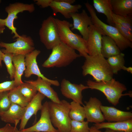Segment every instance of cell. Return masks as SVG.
Wrapping results in <instances>:
<instances>
[{
	"label": "cell",
	"mask_w": 132,
	"mask_h": 132,
	"mask_svg": "<svg viewBox=\"0 0 132 132\" xmlns=\"http://www.w3.org/2000/svg\"><path fill=\"white\" fill-rule=\"evenodd\" d=\"M85 60L82 67L84 76H91L96 81H108L112 78L113 74L107 60L101 54L85 57Z\"/></svg>",
	"instance_id": "cell-1"
},
{
	"label": "cell",
	"mask_w": 132,
	"mask_h": 132,
	"mask_svg": "<svg viewBox=\"0 0 132 132\" xmlns=\"http://www.w3.org/2000/svg\"><path fill=\"white\" fill-rule=\"evenodd\" d=\"M61 41L78 52L81 56L85 57L88 55L86 41L81 36L73 33L70 28L73 24L66 20L55 18Z\"/></svg>",
	"instance_id": "cell-2"
},
{
	"label": "cell",
	"mask_w": 132,
	"mask_h": 132,
	"mask_svg": "<svg viewBox=\"0 0 132 132\" xmlns=\"http://www.w3.org/2000/svg\"><path fill=\"white\" fill-rule=\"evenodd\" d=\"M87 84L91 89L97 90L103 93L108 102L114 106L119 103V100L122 96L131 95L129 93L123 94L126 90V87L113 78L109 80L99 82L89 79L87 81Z\"/></svg>",
	"instance_id": "cell-3"
},
{
	"label": "cell",
	"mask_w": 132,
	"mask_h": 132,
	"mask_svg": "<svg viewBox=\"0 0 132 132\" xmlns=\"http://www.w3.org/2000/svg\"><path fill=\"white\" fill-rule=\"evenodd\" d=\"M48 58L42 66L47 68L66 66L81 56L75 50L61 42L54 47Z\"/></svg>",
	"instance_id": "cell-4"
},
{
	"label": "cell",
	"mask_w": 132,
	"mask_h": 132,
	"mask_svg": "<svg viewBox=\"0 0 132 132\" xmlns=\"http://www.w3.org/2000/svg\"><path fill=\"white\" fill-rule=\"evenodd\" d=\"M50 120L59 132H70L71 120L69 116L70 103L62 100L59 103L48 101Z\"/></svg>",
	"instance_id": "cell-5"
},
{
	"label": "cell",
	"mask_w": 132,
	"mask_h": 132,
	"mask_svg": "<svg viewBox=\"0 0 132 132\" xmlns=\"http://www.w3.org/2000/svg\"><path fill=\"white\" fill-rule=\"evenodd\" d=\"M85 5L90 15L93 24L99 27L105 35L113 39L121 51L132 47V42L123 37L116 27L105 23L99 18L94 7L90 4L87 2Z\"/></svg>",
	"instance_id": "cell-6"
},
{
	"label": "cell",
	"mask_w": 132,
	"mask_h": 132,
	"mask_svg": "<svg viewBox=\"0 0 132 132\" xmlns=\"http://www.w3.org/2000/svg\"><path fill=\"white\" fill-rule=\"evenodd\" d=\"M39 35L41 41L48 50L52 49L61 42L55 18L51 16L43 21Z\"/></svg>",
	"instance_id": "cell-7"
},
{
	"label": "cell",
	"mask_w": 132,
	"mask_h": 132,
	"mask_svg": "<svg viewBox=\"0 0 132 132\" xmlns=\"http://www.w3.org/2000/svg\"><path fill=\"white\" fill-rule=\"evenodd\" d=\"M11 43L0 42V46L5 48L1 50L3 53H10L14 55H26L35 49L34 41L31 36L22 34Z\"/></svg>",
	"instance_id": "cell-8"
},
{
	"label": "cell",
	"mask_w": 132,
	"mask_h": 132,
	"mask_svg": "<svg viewBox=\"0 0 132 132\" xmlns=\"http://www.w3.org/2000/svg\"><path fill=\"white\" fill-rule=\"evenodd\" d=\"M35 10V7L33 4H25L20 2L10 3L5 7V10L8 13V16L5 19V26L11 31L12 34H14L13 38H17L20 36L17 33V28L13 24L15 20L18 18L17 14L24 11L32 13Z\"/></svg>",
	"instance_id": "cell-9"
},
{
	"label": "cell",
	"mask_w": 132,
	"mask_h": 132,
	"mask_svg": "<svg viewBox=\"0 0 132 132\" xmlns=\"http://www.w3.org/2000/svg\"><path fill=\"white\" fill-rule=\"evenodd\" d=\"M39 120L32 126L21 131L22 132H59L53 125L49 111L48 101L42 105Z\"/></svg>",
	"instance_id": "cell-10"
},
{
	"label": "cell",
	"mask_w": 132,
	"mask_h": 132,
	"mask_svg": "<svg viewBox=\"0 0 132 132\" xmlns=\"http://www.w3.org/2000/svg\"><path fill=\"white\" fill-rule=\"evenodd\" d=\"M41 51L35 49L32 52L25 55V63L26 67L24 71V77H29L32 75H34L41 77L43 79L49 82L52 85L58 86L60 85L59 81L56 80L49 79L42 74L40 70L37 62V57Z\"/></svg>",
	"instance_id": "cell-11"
},
{
	"label": "cell",
	"mask_w": 132,
	"mask_h": 132,
	"mask_svg": "<svg viewBox=\"0 0 132 132\" xmlns=\"http://www.w3.org/2000/svg\"><path fill=\"white\" fill-rule=\"evenodd\" d=\"M104 35H105L101 30L97 26L93 24L89 26L86 41L88 55L93 56L101 54L102 36Z\"/></svg>",
	"instance_id": "cell-12"
},
{
	"label": "cell",
	"mask_w": 132,
	"mask_h": 132,
	"mask_svg": "<svg viewBox=\"0 0 132 132\" xmlns=\"http://www.w3.org/2000/svg\"><path fill=\"white\" fill-rule=\"evenodd\" d=\"M60 86V90L63 96L80 105H83L82 92L83 90L89 88L88 86L81 84L72 83L65 78L62 80Z\"/></svg>",
	"instance_id": "cell-13"
},
{
	"label": "cell",
	"mask_w": 132,
	"mask_h": 132,
	"mask_svg": "<svg viewBox=\"0 0 132 132\" xmlns=\"http://www.w3.org/2000/svg\"><path fill=\"white\" fill-rule=\"evenodd\" d=\"M85 103L83 107L87 121L95 123L104 122L105 120L100 109L101 101L96 97H91Z\"/></svg>",
	"instance_id": "cell-14"
},
{
	"label": "cell",
	"mask_w": 132,
	"mask_h": 132,
	"mask_svg": "<svg viewBox=\"0 0 132 132\" xmlns=\"http://www.w3.org/2000/svg\"><path fill=\"white\" fill-rule=\"evenodd\" d=\"M70 16L73 21L71 30H78L83 38L86 41L88 36V27L93 24L91 16L88 15L85 10H83L80 13H72Z\"/></svg>",
	"instance_id": "cell-15"
},
{
	"label": "cell",
	"mask_w": 132,
	"mask_h": 132,
	"mask_svg": "<svg viewBox=\"0 0 132 132\" xmlns=\"http://www.w3.org/2000/svg\"><path fill=\"white\" fill-rule=\"evenodd\" d=\"M45 97L38 92L35 96L26 107L25 111L20 125L19 130L22 131L25 128L28 121L33 115H36L37 112L41 110L42 101Z\"/></svg>",
	"instance_id": "cell-16"
},
{
	"label": "cell",
	"mask_w": 132,
	"mask_h": 132,
	"mask_svg": "<svg viewBox=\"0 0 132 132\" xmlns=\"http://www.w3.org/2000/svg\"><path fill=\"white\" fill-rule=\"evenodd\" d=\"M32 85L38 91L53 102L59 103L61 101L57 93L51 87V84L41 77L35 80H25Z\"/></svg>",
	"instance_id": "cell-17"
},
{
	"label": "cell",
	"mask_w": 132,
	"mask_h": 132,
	"mask_svg": "<svg viewBox=\"0 0 132 132\" xmlns=\"http://www.w3.org/2000/svg\"><path fill=\"white\" fill-rule=\"evenodd\" d=\"M100 108L105 120L108 122L126 121L132 119V113L123 111L114 107L101 105Z\"/></svg>",
	"instance_id": "cell-18"
},
{
	"label": "cell",
	"mask_w": 132,
	"mask_h": 132,
	"mask_svg": "<svg viewBox=\"0 0 132 132\" xmlns=\"http://www.w3.org/2000/svg\"><path fill=\"white\" fill-rule=\"evenodd\" d=\"M49 7L54 14L60 13L67 19L71 18V14L78 12L82 7L80 4L73 5L63 0H53Z\"/></svg>",
	"instance_id": "cell-19"
},
{
	"label": "cell",
	"mask_w": 132,
	"mask_h": 132,
	"mask_svg": "<svg viewBox=\"0 0 132 132\" xmlns=\"http://www.w3.org/2000/svg\"><path fill=\"white\" fill-rule=\"evenodd\" d=\"M25 108L26 107L12 103L8 110L0 117L1 120L7 123L13 124L16 127L23 116Z\"/></svg>",
	"instance_id": "cell-20"
},
{
	"label": "cell",
	"mask_w": 132,
	"mask_h": 132,
	"mask_svg": "<svg viewBox=\"0 0 132 132\" xmlns=\"http://www.w3.org/2000/svg\"><path fill=\"white\" fill-rule=\"evenodd\" d=\"M93 125L98 130L105 128L125 132H132V119L122 121L103 122Z\"/></svg>",
	"instance_id": "cell-21"
},
{
	"label": "cell",
	"mask_w": 132,
	"mask_h": 132,
	"mask_svg": "<svg viewBox=\"0 0 132 132\" xmlns=\"http://www.w3.org/2000/svg\"><path fill=\"white\" fill-rule=\"evenodd\" d=\"M121 51L113 39L107 35L102 36L101 54L104 58H108L118 54Z\"/></svg>",
	"instance_id": "cell-22"
},
{
	"label": "cell",
	"mask_w": 132,
	"mask_h": 132,
	"mask_svg": "<svg viewBox=\"0 0 132 132\" xmlns=\"http://www.w3.org/2000/svg\"><path fill=\"white\" fill-rule=\"evenodd\" d=\"M113 13L121 15H132V0H110Z\"/></svg>",
	"instance_id": "cell-23"
},
{
	"label": "cell",
	"mask_w": 132,
	"mask_h": 132,
	"mask_svg": "<svg viewBox=\"0 0 132 132\" xmlns=\"http://www.w3.org/2000/svg\"><path fill=\"white\" fill-rule=\"evenodd\" d=\"M25 55H14L12 62L15 69L14 81L16 87L23 83L22 77L26 69Z\"/></svg>",
	"instance_id": "cell-24"
},
{
	"label": "cell",
	"mask_w": 132,
	"mask_h": 132,
	"mask_svg": "<svg viewBox=\"0 0 132 132\" xmlns=\"http://www.w3.org/2000/svg\"><path fill=\"white\" fill-rule=\"evenodd\" d=\"M93 6L98 12L104 14L106 16L109 25L114 26L112 11L110 0H93Z\"/></svg>",
	"instance_id": "cell-25"
},
{
	"label": "cell",
	"mask_w": 132,
	"mask_h": 132,
	"mask_svg": "<svg viewBox=\"0 0 132 132\" xmlns=\"http://www.w3.org/2000/svg\"><path fill=\"white\" fill-rule=\"evenodd\" d=\"M124 54L121 53L109 57L107 60L113 74H117L124 65Z\"/></svg>",
	"instance_id": "cell-26"
},
{
	"label": "cell",
	"mask_w": 132,
	"mask_h": 132,
	"mask_svg": "<svg viewBox=\"0 0 132 132\" xmlns=\"http://www.w3.org/2000/svg\"><path fill=\"white\" fill-rule=\"evenodd\" d=\"M70 104L69 116L71 120L81 122L84 121L86 116L84 107L73 101Z\"/></svg>",
	"instance_id": "cell-27"
},
{
	"label": "cell",
	"mask_w": 132,
	"mask_h": 132,
	"mask_svg": "<svg viewBox=\"0 0 132 132\" xmlns=\"http://www.w3.org/2000/svg\"><path fill=\"white\" fill-rule=\"evenodd\" d=\"M19 92L29 102L36 94L37 91L31 84L25 82L16 87Z\"/></svg>",
	"instance_id": "cell-28"
},
{
	"label": "cell",
	"mask_w": 132,
	"mask_h": 132,
	"mask_svg": "<svg viewBox=\"0 0 132 132\" xmlns=\"http://www.w3.org/2000/svg\"><path fill=\"white\" fill-rule=\"evenodd\" d=\"M9 97L11 104H17L22 107H26L29 103L16 88L9 91Z\"/></svg>",
	"instance_id": "cell-29"
},
{
	"label": "cell",
	"mask_w": 132,
	"mask_h": 132,
	"mask_svg": "<svg viewBox=\"0 0 132 132\" xmlns=\"http://www.w3.org/2000/svg\"><path fill=\"white\" fill-rule=\"evenodd\" d=\"M112 17L114 23L119 24L132 32V15L121 16L113 13Z\"/></svg>",
	"instance_id": "cell-30"
},
{
	"label": "cell",
	"mask_w": 132,
	"mask_h": 132,
	"mask_svg": "<svg viewBox=\"0 0 132 132\" xmlns=\"http://www.w3.org/2000/svg\"><path fill=\"white\" fill-rule=\"evenodd\" d=\"M14 55L10 53H3L2 61L6 66L7 72L10 76L11 80L14 79L15 74V69L12 62V58Z\"/></svg>",
	"instance_id": "cell-31"
},
{
	"label": "cell",
	"mask_w": 132,
	"mask_h": 132,
	"mask_svg": "<svg viewBox=\"0 0 132 132\" xmlns=\"http://www.w3.org/2000/svg\"><path fill=\"white\" fill-rule=\"evenodd\" d=\"M88 123L87 121L81 122L71 120L70 132H89Z\"/></svg>",
	"instance_id": "cell-32"
},
{
	"label": "cell",
	"mask_w": 132,
	"mask_h": 132,
	"mask_svg": "<svg viewBox=\"0 0 132 132\" xmlns=\"http://www.w3.org/2000/svg\"><path fill=\"white\" fill-rule=\"evenodd\" d=\"M9 92L0 93V117L8 110L11 104L9 97Z\"/></svg>",
	"instance_id": "cell-33"
},
{
	"label": "cell",
	"mask_w": 132,
	"mask_h": 132,
	"mask_svg": "<svg viewBox=\"0 0 132 132\" xmlns=\"http://www.w3.org/2000/svg\"><path fill=\"white\" fill-rule=\"evenodd\" d=\"M114 26L123 37L132 42V32L117 23L114 22Z\"/></svg>",
	"instance_id": "cell-34"
},
{
	"label": "cell",
	"mask_w": 132,
	"mask_h": 132,
	"mask_svg": "<svg viewBox=\"0 0 132 132\" xmlns=\"http://www.w3.org/2000/svg\"><path fill=\"white\" fill-rule=\"evenodd\" d=\"M16 88L14 80L6 81L0 83V93L9 91Z\"/></svg>",
	"instance_id": "cell-35"
},
{
	"label": "cell",
	"mask_w": 132,
	"mask_h": 132,
	"mask_svg": "<svg viewBox=\"0 0 132 132\" xmlns=\"http://www.w3.org/2000/svg\"><path fill=\"white\" fill-rule=\"evenodd\" d=\"M53 0H35L34 1L37 5L45 8L50 6Z\"/></svg>",
	"instance_id": "cell-36"
},
{
	"label": "cell",
	"mask_w": 132,
	"mask_h": 132,
	"mask_svg": "<svg viewBox=\"0 0 132 132\" xmlns=\"http://www.w3.org/2000/svg\"><path fill=\"white\" fill-rule=\"evenodd\" d=\"M10 124L7 123L4 127L0 128V132H14L15 128Z\"/></svg>",
	"instance_id": "cell-37"
},
{
	"label": "cell",
	"mask_w": 132,
	"mask_h": 132,
	"mask_svg": "<svg viewBox=\"0 0 132 132\" xmlns=\"http://www.w3.org/2000/svg\"><path fill=\"white\" fill-rule=\"evenodd\" d=\"M89 132H103L97 129L96 127L93 126L89 128Z\"/></svg>",
	"instance_id": "cell-38"
},
{
	"label": "cell",
	"mask_w": 132,
	"mask_h": 132,
	"mask_svg": "<svg viewBox=\"0 0 132 132\" xmlns=\"http://www.w3.org/2000/svg\"><path fill=\"white\" fill-rule=\"evenodd\" d=\"M122 69L127 71V72L132 74V67L130 66L127 67L124 66H123Z\"/></svg>",
	"instance_id": "cell-39"
},
{
	"label": "cell",
	"mask_w": 132,
	"mask_h": 132,
	"mask_svg": "<svg viewBox=\"0 0 132 132\" xmlns=\"http://www.w3.org/2000/svg\"><path fill=\"white\" fill-rule=\"evenodd\" d=\"M5 19H3L0 18V26H5Z\"/></svg>",
	"instance_id": "cell-40"
},
{
	"label": "cell",
	"mask_w": 132,
	"mask_h": 132,
	"mask_svg": "<svg viewBox=\"0 0 132 132\" xmlns=\"http://www.w3.org/2000/svg\"><path fill=\"white\" fill-rule=\"evenodd\" d=\"M104 132H125L121 131H116L113 130L109 129H106Z\"/></svg>",
	"instance_id": "cell-41"
},
{
	"label": "cell",
	"mask_w": 132,
	"mask_h": 132,
	"mask_svg": "<svg viewBox=\"0 0 132 132\" xmlns=\"http://www.w3.org/2000/svg\"><path fill=\"white\" fill-rule=\"evenodd\" d=\"M3 53L0 50V67L2 66V55Z\"/></svg>",
	"instance_id": "cell-42"
},
{
	"label": "cell",
	"mask_w": 132,
	"mask_h": 132,
	"mask_svg": "<svg viewBox=\"0 0 132 132\" xmlns=\"http://www.w3.org/2000/svg\"><path fill=\"white\" fill-rule=\"evenodd\" d=\"M5 29V26H0V35L1 34L3 33Z\"/></svg>",
	"instance_id": "cell-43"
},
{
	"label": "cell",
	"mask_w": 132,
	"mask_h": 132,
	"mask_svg": "<svg viewBox=\"0 0 132 132\" xmlns=\"http://www.w3.org/2000/svg\"><path fill=\"white\" fill-rule=\"evenodd\" d=\"M14 132H22V131H20L18 130L17 127H16Z\"/></svg>",
	"instance_id": "cell-44"
},
{
	"label": "cell",
	"mask_w": 132,
	"mask_h": 132,
	"mask_svg": "<svg viewBox=\"0 0 132 132\" xmlns=\"http://www.w3.org/2000/svg\"><path fill=\"white\" fill-rule=\"evenodd\" d=\"M1 0H0V3H1Z\"/></svg>",
	"instance_id": "cell-45"
}]
</instances>
